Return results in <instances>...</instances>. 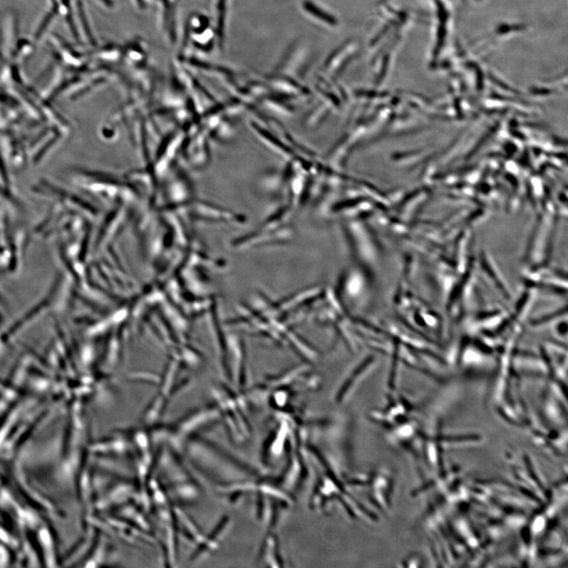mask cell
<instances>
[{
  "mask_svg": "<svg viewBox=\"0 0 568 568\" xmlns=\"http://www.w3.org/2000/svg\"><path fill=\"white\" fill-rule=\"evenodd\" d=\"M358 56V43L352 39L346 40L341 46L331 51L323 68L333 72L335 76L341 75Z\"/></svg>",
  "mask_w": 568,
  "mask_h": 568,
  "instance_id": "1",
  "label": "cell"
},
{
  "mask_svg": "<svg viewBox=\"0 0 568 568\" xmlns=\"http://www.w3.org/2000/svg\"><path fill=\"white\" fill-rule=\"evenodd\" d=\"M301 5V9H304L309 16L321 22V24L334 29L339 26V22L338 19L329 11L324 9L323 7H321V6L312 1V0H302Z\"/></svg>",
  "mask_w": 568,
  "mask_h": 568,
  "instance_id": "2",
  "label": "cell"
}]
</instances>
